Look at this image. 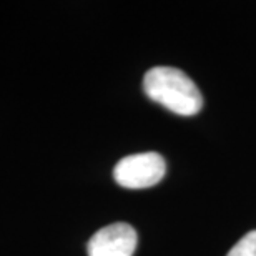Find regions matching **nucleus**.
<instances>
[{"instance_id": "obj_1", "label": "nucleus", "mask_w": 256, "mask_h": 256, "mask_svg": "<svg viewBox=\"0 0 256 256\" xmlns=\"http://www.w3.org/2000/svg\"><path fill=\"white\" fill-rule=\"evenodd\" d=\"M143 90L146 96L176 115L190 116L203 106L196 84L185 72L173 66H153L145 74Z\"/></svg>"}, {"instance_id": "obj_4", "label": "nucleus", "mask_w": 256, "mask_h": 256, "mask_svg": "<svg viewBox=\"0 0 256 256\" xmlns=\"http://www.w3.org/2000/svg\"><path fill=\"white\" fill-rule=\"evenodd\" d=\"M226 256H256V230L244 234Z\"/></svg>"}, {"instance_id": "obj_3", "label": "nucleus", "mask_w": 256, "mask_h": 256, "mask_svg": "<svg viewBox=\"0 0 256 256\" xmlns=\"http://www.w3.org/2000/svg\"><path fill=\"white\" fill-rule=\"evenodd\" d=\"M136 232L128 223H114L98 230L86 244L88 256H133Z\"/></svg>"}, {"instance_id": "obj_2", "label": "nucleus", "mask_w": 256, "mask_h": 256, "mask_svg": "<svg viewBox=\"0 0 256 256\" xmlns=\"http://www.w3.org/2000/svg\"><path fill=\"white\" fill-rule=\"evenodd\" d=\"M166 163L160 153L146 152L125 156L114 168V178L120 186L142 190L156 185L165 176Z\"/></svg>"}]
</instances>
